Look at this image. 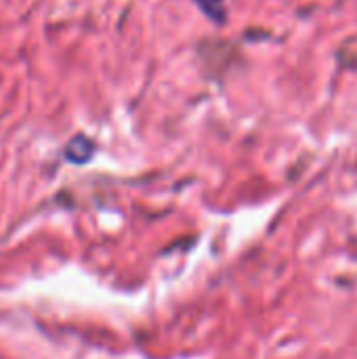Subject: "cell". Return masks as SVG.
<instances>
[{
    "instance_id": "6da1fadb",
    "label": "cell",
    "mask_w": 357,
    "mask_h": 359,
    "mask_svg": "<svg viewBox=\"0 0 357 359\" xmlns=\"http://www.w3.org/2000/svg\"><path fill=\"white\" fill-rule=\"evenodd\" d=\"M93 149H95V145L86 137L80 135V137H76V139L69 141V145L65 149V156H67V160L82 164V162H86L93 156Z\"/></svg>"
}]
</instances>
